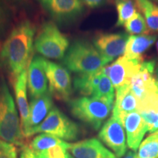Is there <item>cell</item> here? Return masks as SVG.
Returning <instances> with one entry per match:
<instances>
[{
  "instance_id": "5",
  "label": "cell",
  "mask_w": 158,
  "mask_h": 158,
  "mask_svg": "<svg viewBox=\"0 0 158 158\" xmlns=\"http://www.w3.org/2000/svg\"><path fill=\"white\" fill-rule=\"evenodd\" d=\"M37 133L50 134L64 141H75L81 135V130L78 124L68 118L58 108L54 107L42 123L31 130L25 138Z\"/></svg>"
},
{
  "instance_id": "19",
  "label": "cell",
  "mask_w": 158,
  "mask_h": 158,
  "mask_svg": "<svg viewBox=\"0 0 158 158\" xmlns=\"http://www.w3.org/2000/svg\"><path fill=\"white\" fill-rule=\"evenodd\" d=\"M27 70H23L17 77L14 84L16 102L21 119V127L27 122L29 113V106L28 105V102H27Z\"/></svg>"
},
{
  "instance_id": "16",
  "label": "cell",
  "mask_w": 158,
  "mask_h": 158,
  "mask_svg": "<svg viewBox=\"0 0 158 158\" xmlns=\"http://www.w3.org/2000/svg\"><path fill=\"white\" fill-rule=\"evenodd\" d=\"M122 124L127 133V146L132 151L136 152L144 135L148 131L147 124L138 112H133L124 116Z\"/></svg>"
},
{
  "instance_id": "3",
  "label": "cell",
  "mask_w": 158,
  "mask_h": 158,
  "mask_svg": "<svg viewBox=\"0 0 158 158\" xmlns=\"http://www.w3.org/2000/svg\"><path fill=\"white\" fill-rule=\"evenodd\" d=\"M68 70L78 74H91L100 70L109 63L87 41L77 40L71 45L63 58Z\"/></svg>"
},
{
  "instance_id": "2",
  "label": "cell",
  "mask_w": 158,
  "mask_h": 158,
  "mask_svg": "<svg viewBox=\"0 0 158 158\" xmlns=\"http://www.w3.org/2000/svg\"><path fill=\"white\" fill-rule=\"evenodd\" d=\"M0 138L4 141L22 147L24 135L19 122L18 112L8 86L0 76Z\"/></svg>"
},
{
  "instance_id": "26",
  "label": "cell",
  "mask_w": 158,
  "mask_h": 158,
  "mask_svg": "<svg viewBox=\"0 0 158 158\" xmlns=\"http://www.w3.org/2000/svg\"><path fill=\"white\" fill-rule=\"evenodd\" d=\"M92 97L94 98L103 99L108 101L110 103L114 102L115 93H114V86L112 84L111 81L110 80L109 77L106 76L102 72V75L100 78V84L97 87L95 92H94Z\"/></svg>"
},
{
  "instance_id": "4",
  "label": "cell",
  "mask_w": 158,
  "mask_h": 158,
  "mask_svg": "<svg viewBox=\"0 0 158 158\" xmlns=\"http://www.w3.org/2000/svg\"><path fill=\"white\" fill-rule=\"evenodd\" d=\"M113 105L103 99L86 96L68 101L73 116L94 130L100 129L103 122L109 116Z\"/></svg>"
},
{
  "instance_id": "10",
  "label": "cell",
  "mask_w": 158,
  "mask_h": 158,
  "mask_svg": "<svg viewBox=\"0 0 158 158\" xmlns=\"http://www.w3.org/2000/svg\"><path fill=\"white\" fill-rule=\"evenodd\" d=\"M40 4L52 19L59 23L73 21L84 10L81 0H39Z\"/></svg>"
},
{
  "instance_id": "7",
  "label": "cell",
  "mask_w": 158,
  "mask_h": 158,
  "mask_svg": "<svg viewBox=\"0 0 158 158\" xmlns=\"http://www.w3.org/2000/svg\"><path fill=\"white\" fill-rule=\"evenodd\" d=\"M156 66L155 60L143 61L140 70L130 80V89L137 98L138 104L158 93V87L154 76Z\"/></svg>"
},
{
  "instance_id": "24",
  "label": "cell",
  "mask_w": 158,
  "mask_h": 158,
  "mask_svg": "<svg viewBox=\"0 0 158 158\" xmlns=\"http://www.w3.org/2000/svg\"><path fill=\"white\" fill-rule=\"evenodd\" d=\"M137 158H158V134H151L140 144Z\"/></svg>"
},
{
  "instance_id": "20",
  "label": "cell",
  "mask_w": 158,
  "mask_h": 158,
  "mask_svg": "<svg viewBox=\"0 0 158 158\" xmlns=\"http://www.w3.org/2000/svg\"><path fill=\"white\" fill-rule=\"evenodd\" d=\"M102 68L94 73L76 75L73 80L75 90L81 95L86 97L93 95L100 84L102 75Z\"/></svg>"
},
{
  "instance_id": "31",
  "label": "cell",
  "mask_w": 158,
  "mask_h": 158,
  "mask_svg": "<svg viewBox=\"0 0 158 158\" xmlns=\"http://www.w3.org/2000/svg\"><path fill=\"white\" fill-rule=\"evenodd\" d=\"M123 158H137V154L133 151L127 152Z\"/></svg>"
},
{
  "instance_id": "37",
  "label": "cell",
  "mask_w": 158,
  "mask_h": 158,
  "mask_svg": "<svg viewBox=\"0 0 158 158\" xmlns=\"http://www.w3.org/2000/svg\"><path fill=\"white\" fill-rule=\"evenodd\" d=\"M155 133H157V134H158V130H157V131H156V132H155Z\"/></svg>"
},
{
  "instance_id": "17",
  "label": "cell",
  "mask_w": 158,
  "mask_h": 158,
  "mask_svg": "<svg viewBox=\"0 0 158 158\" xmlns=\"http://www.w3.org/2000/svg\"><path fill=\"white\" fill-rule=\"evenodd\" d=\"M138 102L133 93L130 84L116 89V100L114 102L112 116L122 122L124 116L130 113L138 112Z\"/></svg>"
},
{
  "instance_id": "14",
  "label": "cell",
  "mask_w": 158,
  "mask_h": 158,
  "mask_svg": "<svg viewBox=\"0 0 158 158\" xmlns=\"http://www.w3.org/2000/svg\"><path fill=\"white\" fill-rule=\"evenodd\" d=\"M53 105L52 94L49 90L39 98L31 99L29 104L28 118L21 127L24 137L31 130L42 123L53 108Z\"/></svg>"
},
{
  "instance_id": "6",
  "label": "cell",
  "mask_w": 158,
  "mask_h": 158,
  "mask_svg": "<svg viewBox=\"0 0 158 158\" xmlns=\"http://www.w3.org/2000/svg\"><path fill=\"white\" fill-rule=\"evenodd\" d=\"M69 48L68 37L54 22L43 24L35 40V48L43 56L52 59H63Z\"/></svg>"
},
{
  "instance_id": "11",
  "label": "cell",
  "mask_w": 158,
  "mask_h": 158,
  "mask_svg": "<svg viewBox=\"0 0 158 158\" xmlns=\"http://www.w3.org/2000/svg\"><path fill=\"white\" fill-rule=\"evenodd\" d=\"M125 56L118 57L115 62L102 68L103 73L109 77L114 88L118 89L130 84L131 78L141 69V63Z\"/></svg>"
},
{
  "instance_id": "27",
  "label": "cell",
  "mask_w": 158,
  "mask_h": 158,
  "mask_svg": "<svg viewBox=\"0 0 158 158\" xmlns=\"http://www.w3.org/2000/svg\"><path fill=\"white\" fill-rule=\"evenodd\" d=\"M70 143L65 142L64 143L55 146L50 149L45 150L47 155L49 158H69L70 154L68 153Z\"/></svg>"
},
{
  "instance_id": "34",
  "label": "cell",
  "mask_w": 158,
  "mask_h": 158,
  "mask_svg": "<svg viewBox=\"0 0 158 158\" xmlns=\"http://www.w3.org/2000/svg\"><path fill=\"white\" fill-rule=\"evenodd\" d=\"M157 53H158V41L157 42Z\"/></svg>"
},
{
  "instance_id": "30",
  "label": "cell",
  "mask_w": 158,
  "mask_h": 158,
  "mask_svg": "<svg viewBox=\"0 0 158 158\" xmlns=\"http://www.w3.org/2000/svg\"><path fill=\"white\" fill-rule=\"evenodd\" d=\"M81 2L89 8H97L103 5L106 0H81Z\"/></svg>"
},
{
  "instance_id": "36",
  "label": "cell",
  "mask_w": 158,
  "mask_h": 158,
  "mask_svg": "<svg viewBox=\"0 0 158 158\" xmlns=\"http://www.w3.org/2000/svg\"><path fill=\"white\" fill-rule=\"evenodd\" d=\"M153 1H155V2H156L158 3V0H153Z\"/></svg>"
},
{
  "instance_id": "21",
  "label": "cell",
  "mask_w": 158,
  "mask_h": 158,
  "mask_svg": "<svg viewBox=\"0 0 158 158\" xmlns=\"http://www.w3.org/2000/svg\"><path fill=\"white\" fill-rule=\"evenodd\" d=\"M138 10L146 19L152 33H158V6L151 0H137Z\"/></svg>"
},
{
  "instance_id": "9",
  "label": "cell",
  "mask_w": 158,
  "mask_h": 158,
  "mask_svg": "<svg viewBox=\"0 0 158 158\" xmlns=\"http://www.w3.org/2000/svg\"><path fill=\"white\" fill-rule=\"evenodd\" d=\"M102 143L112 150L116 158H121L127 152L125 133L122 122L112 116L102 126L98 134Z\"/></svg>"
},
{
  "instance_id": "8",
  "label": "cell",
  "mask_w": 158,
  "mask_h": 158,
  "mask_svg": "<svg viewBox=\"0 0 158 158\" xmlns=\"http://www.w3.org/2000/svg\"><path fill=\"white\" fill-rule=\"evenodd\" d=\"M49 92L59 100L69 101L73 93L71 76L64 67L47 60L45 67Z\"/></svg>"
},
{
  "instance_id": "1",
  "label": "cell",
  "mask_w": 158,
  "mask_h": 158,
  "mask_svg": "<svg viewBox=\"0 0 158 158\" xmlns=\"http://www.w3.org/2000/svg\"><path fill=\"white\" fill-rule=\"evenodd\" d=\"M35 28L30 21L19 23L6 40L0 51V63L16 78L28 64L33 49Z\"/></svg>"
},
{
  "instance_id": "18",
  "label": "cell",
  "mask_w": 158,
  "mask_h": 158,
  "mask_svg": "<svg viewBox=\"0 0 158 158\" xmlns=\"http://www.w3.org/2000/svg\"><path fill=\"white\" fill-rule=\"evenodd\" d=\"M157 35L155 34L132 35L127 40L124 56L143 62V54L155 43Z\"/></svg>"
},
{
  "instance_id": "35",
  "label": "cell",
  "mask_w": 158,
  "mask_h": 158,
  "mask_svg": "<svg viewBox=\"0 0 158 158\" xmlns=\"http://www.w3.org/2000/svg\"><path fill=\"white\" fill-rule=\"evenodd\" d=\"M69 158H75V157H73V156H71V155H70V156H69Z\"/></svg>"
},
{
  "instance_id": "12",
  "label": "cell",
  "mask_w": 158,
  "mask_h": 158,
  "mask_svg": "<svg viewBox=\"0 0 158 158\" xmlns=\"http://www.w3.org/2000/svg\"><path fill=\"white\" fill-rule=\"evenodd\" d=\"M124 33H98L93 40V44L100 54L108 62L124 54L127 40Z\"/></svg>"
},
{
  "instance_id": "23",
  "label": "cell",
  "mask_w": 158,
  "mask_h": 158,
  "mask_svg": "<svg viewBox=\"0 0 158 158\" xmlns=\"http://www.w3.org/2000/svg\"><path fill=\"white\" fill-rule=\"evenodd\" d=\"M66 141H62L56 136L47 133H42L36 136L32 140L29 147L35 152H40L55 146L64 143Z\"/></svg>"
},
{
  "instance_id": "33",
  "label": "cell",
  "mask_w": 158,
  "mask_h": 158,
  "mask_svg": "<svg viewBox=\"0 0 158 158\" xmlns=\"http://www.w3.org/2000/svg\"><path fill=\"white\" fill-rule=\"evenodd\" d=\"M154 76H155V81H156V84H157V86L158 87V63L157 64V66H156L155 70V73H154Z\"/></svg>"
},
{
  "instance_id": "32",
  "label": "cell",
  "mask_w": 158,
  "mask_h": 158,
  "mask_svg": "<svg viewBox=\"0 0 158 158\" xmlns=\"http://www.w3.org/2000/svg\"><path fill=\"white\" fill-rule=\"evenodd\" d=\"M37 158H49L45 151L40 152H35Z\"/></svg>"
},
{
  "instance_id": "25",
  "label": "cell",
  "mask_w": 158,
  "mask_h": 158,
  "mask_svg": "<svg viewBox=\"0 0 158 158\" xmlns=\"http://www.w3.org/2000/svg\"><path fill=\"white\" fill-rule=\"evenodd\" d=\"M124 28L127 33L133 35H149L152 32L148 28L145 19L139 12L124 23Z\"/></svg>"
},
{
  "instance_id": "13",
  "label": "cell",
  "mask_w": 158,
  "mask_h": 158,
  "mask_svg": "<svg viewBox=\"0 0 158 158\" xmlns=\"http://www.w3.org/2000/svg\"><path fill=\"white\" fill-rule=\"evenodd\" d=\"M47 60L35 56L29 63L27 72V86L31 99L43 95L48 92V78L45 73Z\"/></svg>"
},
{
  "instance_id": "28",
  "label": "cell",
  "mask_w": 158,
  "mask_h": 158,
  "mask_svg": "<svg viewBox=\"0 0 158 158\" xmlns=\"http://www.w3.org/2000/svg\"><path fill=\"white\" fill-rule=\"evenodd\" d=\"M0 158H17V149L14 144L0 139Z\"/></svg>"
},
{
  "instance_id": "22",
  "label": "cell",
  "mask_w": 158,
  "mask_h": 158,
  "mask_svg": "<svg viewBox=\"0 0 158 158\" xmlns=\"http://www.w3.org/2000/svg\"><path fill=\"white\" fill-rule=\"evenodd\" d=\"M118 13L116 27L124 25L130 19H131L138 10L137 0H114Z\"/></svg>"
},
{
  "instance_id": "29",
  "label": "cell",
  "mask_w": 158,
  "mask_h": 158,
  "mask_svg": "<svg viewBox=\"0 0 158 158\" xmlns=\"http://www.w3.org/2000/svg\"><path fill=\"white\" fill-rule=\"evenodd\" d=\"M19 158H37L35 152L31 149L30 147L24 145L21 147Z\"/></svg>"
},
{
  "instance_id": "15",
  "label": "cell",
  "mask_w": 158,
  "mask_h": 158,
  "mask_svg": "<svg viewBox=\"0 0 158 158\" xmlns=\"http://www.w3.org/2000/svg\"><path fill=\"white\" fill-rule=\"evenodd\" d=\"M69 151L75 158H116L95 138L70 143Z\"/></svg>"
}]
</instances>
